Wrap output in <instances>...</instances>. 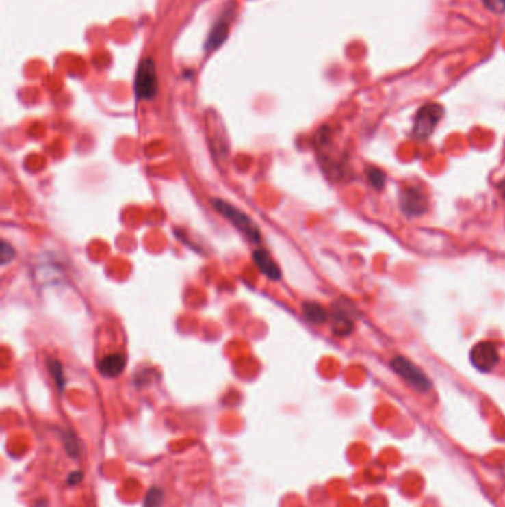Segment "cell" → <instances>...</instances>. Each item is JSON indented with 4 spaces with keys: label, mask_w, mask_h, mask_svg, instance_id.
I'll return each instance as SVG.
<instances>
[{
    "label": "cell",
    "mask_w": 505,
    "mask_h": 507,
    "mask_svg": "<svg viewBox=\"0 0 505 507\" xmlns=\"http://www.w3.org/2000/svg\"><path fill=\"white\" fill-rule=\"evenodd\" d=\"M302 315L307 320H309V322L320 325V324L326 322L329 313L326 311V309L319 304V302L305 301L302 304Z\"/></svg>",
    "instance_id": "obj_11"
},
{
    "label": "cell",
    "mask_w": 505,
    "mask_h": 507,
    "mask_svg": "<svg viewBox=\"0 0 505 507\" xmlns=\"http://www.w3.org/2000/svg\"><path fill=\"white\" fill-rule=\"evenodd\" d=\"M390 367L402 380L408 382L415 391L427 393V391L431 390L432 387L431 380L417 367V365L408 358H404V356H394L390 361Z\"/></svg>",
    "instance_id": "obj_2"
},
{
    "label": "cell",
    "mask_w": 505,
    "mask_h": 507,
    "mask_svg": "<svg viewBox=\"0 0 505 507\" xmlns=\"http://www.w3.org/2000/svg\"><path fill=\"white\" fill-rule=\"evenodd\" d=\"M126 367V358L122 353L107 354L98 363V371H100L107 378L119 377Z\"/></svg>",
    "instance_id": "obj_8"
},
{
    "label": "cell",
    "mask_w": 505,
    "mask_h": 507,
    "mask_svg": "<svg viewBox=\"0 0 505 507\" xmlns=\"http://www.w3.org/2000/svg\"><path fill=\"white\" fill-rule=\"evenodd\" d=\"M227 33H229V20L227 18H221V20L216 21V24L212 27L209 38H207L206 40V49L213 51L218 47H221V43L227 39Z\"/></svg>",
    "instance_id": "obj_10"
},
{
    "label": "cell",
    "mask_w": 505,
    "mask_h": 507,
    "mask_svg": "<svg viewBox=\"0 0 505 507\" xmlns=\"http://www.w3.org/2000/svg\"><path fill=\"white\" fill-rule=\"evenodd\" d=\"M331 317L332 333L338 337H346L354 329V319L357 317V311L350 301L339 300L333 302L331 309Z\"/></svg>",
    "instance_id": "obj_5"
},
{
    "label": "cell",
    "mask_w": 505,
    "mask_h": 507,
    "mask_svg": "<svg viewBox=\"0 0 505 507\" xmlns=\"http://www.w3.org/2000/svg\"><path fill=\"white\" fill-rule=\"evenodd\" d=\"M161 497H164V493H161L159 488H153L150 494L147 495L146 507H159L161 503Z\"/></svg>",
    "instance_id": "obj_14"
},
{
    "label": "cell",
    "mask_w": 505,
    "mask_h": 507,
    "mask_svg": "<svg viewBox=\"0 0 505 507\" xmlns=\"http://www.w3.org/2000/svg\"><path fill=\"white\" fill-rule=\"evenodd\" d=\"M252 258H254V261L259 269V272L266 274L267 278L274 279V281L281 279L282 272H281V269H279V265L276 264V261L266 251V249H257L254 255H252Z\"/></svg>",
    "instance_id": "obj_9"
},
{
    "label": "cell",
    "mask_w": 505,
    "mask_h": 507,
    "mask_svg": "<svg viewBox=\"0 0 505 507\" xmlns=\"http://www.w3.org/2000/svg\"><path fill=\"white\" fill-rule=\"evenodd\" d=\"M486 8H489L492 12H504L505 11V0H483Z\"/></svg>",
    "instance_id": "obj_15"
},
{
    "label": "cell",
    "mask_w": 505,
    "mask_h": 507,
    "mask_svg": "<svg viewBox=\"0 0 505 507\" xmlns=\"http://www.w3.org/2000/svg\"><path fill=\"white\" fill-rule=\"evenodd\" d=\"M213 208L218 211L221 216L227 218L231 224L236 227L240 233L245 236L246 239L252 240L254 244H258L261 240V231L257 226V222L252 220L249 216H246L245 212L240 211L239 208L233 207L231 203L221 200V199H215L212 200Z\"/></svg>",
    "instance_id": "obj_1"
},
{
    "label": "cell",
    "mask_w": 505,
    "mask_h": 507,
    "mask_svg": "<svg viewBox=\"0 0 505 507\" xmlns=\"http://www.w3.org/2000/svg\"><path fill=\"white\" fill-rule=\"evenodd\" d=\"M48 368L52 374V377L55 378V382L60 390L64 389V385H66V378H64V372H62V365L55 361V359H49L48 361Z\"/></svg>",
    "instance_id": "obj_13"
},
{
    "label": "cell",
    "mask_w": 505,
    "mask_h": 507,
    "mask_svg": "<svg viewBox=\"0 0 505 507\" xmlns=\"http://www.w3.org/2000/svg\"><path fill=\"white\" fill-rule=\"evenodd\" d=\"M501 190H502V196H505V181H502L501 184Z\"/></svg>",
    "instance_id": "obj_18"
},
{
    "label": "cell",
    "mask_w": 505,
    "mask_h": 507,
    "mask_svg": "<svg viewBox=\"0 0 505 507\" xmlns=\"http://www.w3.org/2000/svg\"><path fill=\"white\" fill-rule=\"evenodd\" d=\"M159 91V79L155 61L151 58H146L141 61V64L137 71V77H135V92L140 100L151 101L156 98Z\"/></svg>",
    "instance_id": "obj_3"
},
{
    "label": "cell",
    "mask_w": 505,
    "mask_h": 507,
    "mask_svg": "<svg viewBox=\"0 0 505 507\" xmlns=\"http://www.w3.org/2000/svg\"><path fill=\"white\" fill-rule=\"evenodd\" d=\"M80 480H82V473H80V471H76V473H71V476H70V482L71 484L76 485L77 482H80Z\"/></svg>",
    "instance_id": "obj_17"
},
{
    "label": "cell",
    "mask_w": 505,
    "mask_h": 507,
    "mask_svg": "<svg viewBox=\"0 0 505 507\" xmlns=\"http://www.w3.org/2000/svg\"><path fill=\"white\" fill-rule=\"evenodd\" d=\"M367 181L374 189L383 190L385 185V174L378 168H367Z\"/></svg>",
    "instance_id": "obj_12"
},
{
    "label": "cell",
    "mask_w": 505,
    "mask_h": 507,
    "mask_svg": "<svg viewBox=\"0 0 505 507\" xmlns=\"http://www.w3.org/2000/svg\"><path fill=\"white\" fill-rule=\"evenodd\" d=\"M14 255H15L14 248L8 242H2V264L6 265L9 261L12 260Z\"/></svg>",
    "instance_id": "obj_16"
},
{
    "label": "cell",
    "mask_w": 505,
    "mask_h": 507,
    "mask_svg": "<svg viewBox=\"0 0 505 507\" xmlns=\"http://www.w3.org/2000/svg\"><path fill=\"white\" fill-rule=\"evenodd\" d=\"M470 361L477 371L484 374L493 371L501 362L498 346L492 341H480L474 344L470 352Z\"/></svg>",
    "instance_id": "obj_6"
},
{
    "label": "cell",
    "mask_w": 505,
    "mask_h": 507,
    "mask_svg": "<svg viewBox=\"0 0 505 507\" xmlns=\"http://www.w3.org/2000/svg\"><path fill=\"white\" fill-rule=\"evenodd\" d=\"M443 116V107L436 103L422 105L413 119L412 135L417 140H427Z\"/></svg>",
    "instance_id": "obj_4"
},
{
    "label": "cell",
    "mask_w": 505,
    "mask_h": 507,
    "mask_svg": "<svg viewBox=\"0 0 505 507\" xmlns=\"http://www.w3.org/2000/svg\"><path fill=\"white\" fill-rule=\"evenodd\" d=\"M428 198L419 187L406 185L399 194L400 211L408 217H421L428 211Z\"/></svg>",
    "instance_id": "obj_7"
}]
</instances>
